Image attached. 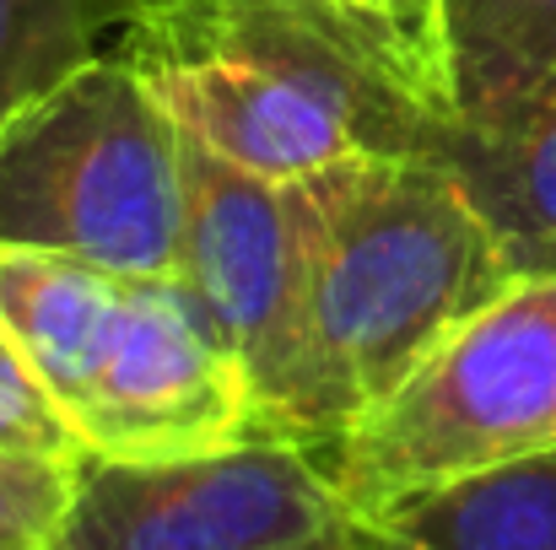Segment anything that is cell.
<instances>
[{
    "label": "cell",
    "mask_w": 556,
    "mask_h": 550,
    "mask_svg": "<svg viewBox=\"0 0 556 550\" xmlns=\"http://www.w3.org/2000/svg\"><path fill=\"white\" fill-rule=\"evenodd\" d=\"M556 448V270L519 276L325 448L352 519Z\"/></svg>",
    "instance_id": "277c9868"
},
{
    "label": "cell",
    "mask_w": 556,
    "mask_h": 550,
    "mask_svg": "<svg viewBox=\"0 0 556 550\" xmlns=\"http://www.w3.org/2000/svg\"><path fill=\"white\" fill-rule=\"evenodd\" d=\"M189 146L109 49L0 119V248L179 276Z\"/></svg>",
    "instance_id": "3957f363"
},
{
    "label": "cell",
    "mask_w": 556,
    "mask_h": 550,
    "mask_svg": "<svg viewBox=\"0 0 556 550\" xmlns=\"http://www.w3.org/2000/svg\"><path fill=\"white\" fill-rule=\"evenodd\" d=\"M308 550H368V540H363V529H357V519H352L346 529H336V535H325L319 546H308Z\"/></svg>",
    "instance_id": "9a60e30c"
},
{
    "label": "cell",
    "mask_w": 556,
    "mask_h": 550,
    "mask_svg": "<svg viewBox=\"0 0 556 550\" xmlns=\"http://www.w3.org/2000/svg\"><path fill=\"white\" fill-rule=\"evenodd\" d=\"M292 194L308 281V448L325 453L525 270L448 152L341 163Z\"/></svg>",
    "instance_id": "6da1fadb"
},
{
    "label": "cell",
    "mask_w": 556,
    "mask_h": 550,
    "mask_svg": "<svg viewBox=\"0 0 556 550\" xmlns=\"http://www.w3.org/2000/svg\"><path fill=\"white\" fill-rule=\"evenodd\" d=\"M114 54L189 146L270 183L448 152L459 130L319 0H141Z\"/></svg>",
    "instance_id": "7a4b0ae2"
},
{
    "label": "cell",
    "mask_w": 556,
    "mask_h": 550,
    "mask_svg": "<svg viewBox=\"0 0 556 550\" xmlns=\"http://www.w3.org/2000/svg\"><path fill=\"white\" fill-rule=\"evenodd\" d=\"M346 524L325 453L249 437L185 459H81L60 550H308Z\"/></svg>",
    "instance_id": "5b68a950"
},
{
    "label": "cell",
    "mask_w": 556,
    "mask_h": 550,
    "mask_svg": "<svg viewBox=\"0 0 556 550\" xmlns=\"http://www.w3.org/2000/svg\"><path fill=\"white\" fill-rule=\"evenodd\" d=\"M141 0H0V119L119 38Z\"/></svg>",
    "instance_id": "8fae6325"
},
{
    "label": "cell",
    "mask_w": 556,
    "mask_h": 550,
    "mask_svg": "<svg viewBox=\"0 0 556 550\" xmlns=\"http://www.w3.org/2000/svg\"><path fill=\"white\" fill-rule=\"evenodd\" d=\"M179 276L249 378L254 437L308 448V281L292 183L189 146Z\"/></svg>",
    "instance_id": "8992f818"
},
{
    "label": "cell",
    "mask_w": 556,
    "mask_h": 550,
    "mask_svg": "<svg viewBox=\"0 0 556 550\" xmlns=\"http://www.w3.org/2000/svg\"><path fill=\"white\" fill-rule=\"evenodd\" d=\"M0 448L11 453H54V459H87L71 421L38 383V372L16 351V341L0 330Z\"/></svg>",
    "instance_id": "5bb4252c"
},
{
    "label": "cell",
    "mask_w": 556,
    "mask_h": 550,
    "mask_svg": "<svg viewBox=\"0 0 556 550\" xmlns=\"http://www.w3.org/2000/svg\"><path fill=\"white\" fill-rule=\"evenodd\" d=\"M448 157L470 179L481 210L503 232L525 276L556 270V71L530 108L497 136L454 130Z\"/></svg>",
    "instance_id": "30bf717a"
},
{
    "label": "cell",
    "mask_w": 556,
    "mask_h": 550,
    "mask_svg": "<svg viewBox=\"0 0 556 550\" xmlns=\"http://www.w3.org/2000/svg\"><path fill=\"white\" fill-rule=\"evenodd\" d=\"M81 459L0 448V550H60Z\"/></svg>",
    "instance_id": "4fadbf2b"
},
{
    "label": "cell",
    "mask_w": 556,
    "mask_h": 550,
    "mask_svg": "<svg viewBox=\"0 0 556 550\" xmlns=\"http://www.w3.org/2000/svg\"><path fill=\"white\" fill-rule=\"evenodd\" d=\"M454 119L465 136L508 130L556 71V0H448Z\"/></svg>",
    "instance_id": "9c48e42d"
},
{
    "label": "cell",
    "mask_w": 556,
    "mask_h": 550,
    "mask_svg": "<svg viewBox=\"0 0 556 550\" xmlns=\"http://www.w3.org/2000/svg\"><path fill=\"white\" fill-rule=\"evenodd\" d=\"M368 550H556V448L357 519Z\"/></svg>",
    "instance_id": "ba28073f"
},
{
    "label": "cell",
    "mask_w": 556,
    "mask_h": 550,
    "mask_svg": "<svg viewBox=\"0 0 556 550\" xmlns=\"http://www.w3.org/2000/svg\"><path fill=\"white\" fill-rule=\"evenodd\" d=\"M65 421L87 459H185L254 437V394L185 276H119Z\"/></svg>",
    "instance_id": "52a82bcc"
},
{
    "label": "cell",
    "mask_w": 556,
    "mask_h": 550,
    "mask_svg": "<svg viewBox=\"0 0 556 550\" xmlns=\"http://www.w3.org/2000/svg\"><path fill=\"white\" fill-rule=\"evenodd\" d=\"M319 5L346 33H357L427 108H438L443 119H454L448 0H319Z\"/></svg>",
    "instance_id": "7c38bea8"
}]
</instances>
